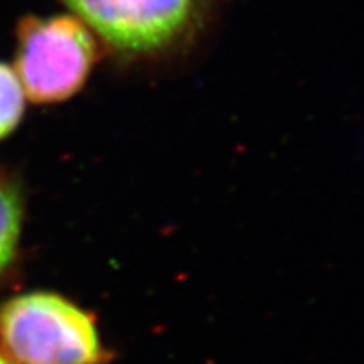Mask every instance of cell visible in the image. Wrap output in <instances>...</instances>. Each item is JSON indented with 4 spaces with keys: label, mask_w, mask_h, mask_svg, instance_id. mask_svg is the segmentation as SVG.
<instances>
[{
    "label": "cell",
    "mask_w": 364,
    "mask_h": 364,
    "mask_svg": "<svg viewBox=\"0 0 364 364\" xmlns=\"http://www.w3.org/2000/svg\"><path fill=\"white\" fill-rule=\"evenodd\" d=\"M22 196L11 182H0V273L12 262L22 226Z\"/></svg>",
    "instance_id": "obj_4"
},
{
    "label": "cell",
    "mask_w": 364,
    "mask_h": 364,
    "mask_svg": "<svg viewBox=\"0 0 364 364\" xmlns=\"http://www.w3.org/2000/svg\"><path fill=\"white\" fill-rule=\"evenodd\" d=\"M105 53L91 31L73 14L26 16L17 26V80L34 103H59L83 88Z\"/></svg>",
    "instance_id": "obj_3"
},
{
    "label": "cell",
    "mask_w": 364,
    "mask_h": 364,
    "mask_svg": "<svg viewBox=\"0 0 364 364\" xmlns=\"http://www.w3.org/2000/svg\"><path fill=\"white\" fill-rule=\"evenodd\" d=\"M97 36L105 51L129 63L162 61L193 46L220 0H59Z\"/></svg>",
    "instance_id": "obj_1"
},
{
    "label": "cell",
    "mask_w": 364,
    "mask_h": 364,
    "mask_svg": "<svg viewBox=\"0 0 364 364\" xmlns=\"http://www.w3.org/2000/svg\"><path fill=\"white\" fill-rule=\"evenodd\" d=\"M0 344L14 364L108 361L95 317L54 292H31L2 304Z\"/></svg>",
    "instance_id": "obj_2"
},
{
    "label": "cell",
    "mask_w": 364,
    "mask_h": 364,
    "mask_svg": "<svg viewBox=\"0 0 364 364\" xmlns=\"http://www.w3.org/2000/svg\"><path fill=\"white\" fill-rule=\"evenodd\" d=\"M24 98L16 71L0 63V140L19 125L24 115Z\"/></svg>",
    "instance_id": "obj_5"
},
{
    "label": "cell",
    "mask_w": 364,
    "mask_h": 364,
    "mask_svg": "<svg viewBox=\"0 0 364 364\" xmlns=\"http://www.w3.org/2000/svg\"><path fill=\"white\" fill-rule=\"evenodd\" d=\"M0 364H14L4 351H0Z\"/></svg>",
    "instance_id": "obj_6"
}]
</instances>
